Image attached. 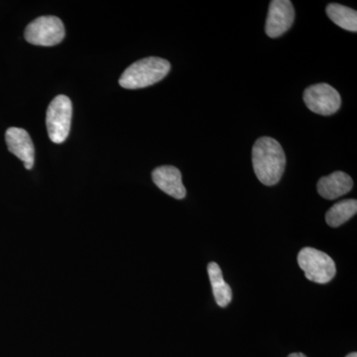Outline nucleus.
<instances>
[{
  "mask_svg": "<svg viewBox=\"0 0 357 357\" xmlns=\"http://www.w3.org/2000/svg\"><path fill=\"white\" fill-rule=\"evenodd\" d=\"M357 213L356 199H344L333 204L326 215V223L331 227H338L351 220Z\"/></svg>",
  "mask_w": 357,
  "mask_h": 357,
  "instance_id": "nucleus-13",
  "label": "nucleus"
},
{
  "mask_svg": "<svg viewBox=\"0 0 357 357\" xmlns=\"http://www.w3.org/2000/svg\"><path fill=\"white\" fill-rule=\"evenodd\" d=\"M7 147L11 153L24 163L27 170H31L35 162V149L29 133L22 128H10L6 133Z\"/></svg>",
  "mask_w": 357,
  "mask_h": 357,
  "instance_id": "nucleus-8",
  "label": "nucleus"
},
{
  "mask_svg": "<svg viewBox=\"0 0 357 357\" xmlns=\"http://www.w3.org/2000/svg\"><path fill=\"white\" fill-rule=\"evenodd\" d=\"M288 357H307L305 354H301V352H296V354H291Z\"/></svg>",
  "mask_w": 357,
  "mask_h": 357,
  "instance_id": "nucleus-14",
  "label": "nucleus"
},
{
  "mask_svg": "<svg viewBox=\"0 0 357 357\" xmlns=\"http://www.w3.org/2000/svg\"><path fill=\"white\" fill-rule=\"evenodd\" d=\"M26 41L36 46H55L65 38L62 21L56 16H41L33 20L25 29Z\"/></svg>",
  "mask_w": 357,
  "mask_h": 357,
  "instance_id": "nucleus-5",
  "label": "nucleus"
},
{
  "mask_svg": "<svg viewBox=\"0 0 357 357\" xmlns=\"http://www.w3.org/2000/svg\"><path fill=\"white\" fill-rule=\"evenodd\" d=\"M326 14L335 24L342 29L351 32L357 31V13L354 9L342 4L331 3L326 7Z\"/></svg>",
  "mask_w": 357,
  "mask_h": 357,
  "instance_id": "nucleus-12",
  "label": "nucleus"
},
{
  "mask_svg": "<svg viewBox=\"0 0 357 357\" xmlns=\"http://www.w3.org/2000/svg\"><path fill=\"white\" fill-rule=\"evenodd\" d=\"M304 102L317 114L332 115L340 109L342 98L337 89L328 84H312L305 89Z\"/></svg>",
  "mask_w": 357,
  "mask_h": 357,
  "instance_id": "nucleus-6",
  "label": "nucleus"
},
{
  "mask_svg": "<svg viewBox=\"0 0 357 357\" xmlns=\"http://www.w3.org/2000/svg\"><path fill=\"white\" fill-rule=\"evenodd\" d=\"M73 105L68 96H56L47 109L46 126L49 138L54 143L64 142L69 136L72 123Z\"/></svg>",
  "mask_w": 357,
  "mask_h": 357,
  "instance_id": "nucleus-4",
  "label": "nucleus"
},
{
  "mask_svg": "<svg viewBox=\"0 0 357 357\" xmlns=\"http://www.w3.org/2000/svg\"><path fill=\"white\" fill-rule=\"evenodd\" d=\"M152 178L160 190L173 198L182 199L187 195L182 182V174L176 167H158L152 173Z\"/></svg>",
  "mask_w": 357,
  "mask_h": 357,
  "instance_id": "nucleus-9",
  "label": "nucleus"
},
{
  "mask_svg": "<svg viewBox=\"0 0 357 357\" xmlns=\"http://www.w3.org/2000/svg\"><path fill=\"white\" fill-rule=\"evenodd\" d=\"M295 20V9L290 0L270 2L265 32L270 38H278L287 32Z\"/></svg>",
  "mask_w": 357,
  "mask_h": 357,
  "instance_id": "nucleus-7",
  "label": "nucleus"
},
{
  "mask_svg": "<svg viewBox=\"0 0 357 357\" xmlns=\"http://www.w3.org/2000/svg\"><path fill=\"white\" fill-rule=\"evenodd\" d=\"M298 263L307 280L314 283H330L337 274L333 258L318 249L303 248L298 255Z\"/></svg>",
  "mask_w": 357,
  "mask_h": 357,
  "instance_id": "nucleus-3",
  "label": "nucleus"
},
{
  "mask_svg": "<svg viewBox=\"0 0 357 357\" xmlns=\"http://www.w3.org/2000/svg\"><path fill=\"white\" fill-rule=\"evenodd\" d=\"M252 164L256 177L263 185H276L286 166V156L280 143L266 136L256 140L252 148Z\"/></svg>",
  "mask_w": 357,
  "mask_h": 357,
  "instance_id": "nucleus-1",
  "label": "nucleus"
},
{
  "mask_svg": "<svg viewBox=\"0 0 357 357\" xmlns=\"http://www.w3.org/2000/svg\"><path fill=\"white\" fill-rule=\"evenodd\" d=\"M171 65L165 59L149 57L129 66L119 79L122 88L137 89L147 88L162 81L169 74Z\"/></svg>",
  "mask_w": 357,
  "mask_h": 357,
  "instance_id": "nucleus-2",
  "label": "nucleus"
},
{
  "mask_svg": "<svg viewBox=\"0 0 357 357\" xmlns=\"http://www.w3.org/2000/svg\"><path fill=\"white\" fill-rule=\"evenodd\" d=\"M317 188L319 196L324 199H335L351 191L354 181L347 173L337 171L319 178Z\"/></svg>",
  "mask_w": 357,
  "mask_h": 357,
  "instance_id": "nucleus-10",
  "label": "nucleus"
},
{
  "mask_svg": "<svg viewBox=\"0 0 357 357\" xmlns=\"http://www.w3.org/2000/svg\"><path fill=\"white\" fill-rule=\"evenodd\" d=\"M345 357H357L356 352H351V354H347Z\"/></svg>",
  "mask_w": 357,
  "mask_h": 357,
  "instance_id": "nucleus-15",
  "label": "nucleus"
},
{
  "mask_svg": "<svg viewBox=\"0 0 357 357\" xmlns=\"http://www.w3.org/2000/svg\"><path fill=\"white\" fill-rule=\"evenodd\" d=\"M208 273L215 302L218 306L222 307L229 306L232 300V290L229 284L223 279L220 265L215 262H211L208 265Z\"/></svg>",
  "mask_w": 357,
  "mask_h": 357,
  "instance_id": "nucleus-11",
  "label": "nucleus"
}]
</instances>
